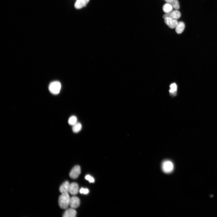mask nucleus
I'll list each match as a JSON object with an SVG mask.
<instances>
[{"mask_svg":"<svg viewBox=\"0 0 217 217\" xmlns=\"http://www.w3.org/2000/svg\"><path fill=\"white\" fill-rule=\"evenodd\" d=\"M80 201L79 199L77 197L73 196L70 198L69 206L71 208L75 209L79 207Z\"/></svg>","mask_w":217,"mask_h":217,"instance_id":"0eeeda50","label":"nucleus"},{"mask_svg":"<svg viewBox=\"0 0 217 217\" xmlns=\"http://www.w3.org/2000/svg\"><path fill=\"white\" fill-rule=\"evenodd\" d=\"M81 173V168L80 166L76 165L71 170L70 173V177L73 179L77 178Z\"/></svg>","mask_w":217,"mask_h":217,"instance_id":"20e7f679","label":"nucleus"},{"mask_svg":"<svg viewBox=\"0 0 217 217\" xmlns=\"http://www.w3.org/2000/svg\"><path fill=\"white\" fill-rule=\"evenodd\" d=\"M173 8L171 4L167 3L163 5L162 9L165 13L167 14L172 11Z\"/></svg>","mask_w":217,"mask_h":217,"instance_id":"4468645a","label":"nucleus"},{"mask_svg":"<svg viewBox=\"0 0 217 217\" xmlns=\"http://www.w3.org/2000/svg\"><path fill=\"white\" fill-rule=\"evenodd\" d=\"M79 191V186L78 184L73 182L70 184L68 192L72 195L77 194Z\"/></svg>","mask_w":217,"mask_h":217,"instance_id":"6e6552de","label":"nucleus"},{"mask_svg":"<svg viewBox=\"0 0 217 217\" xmlns=\"http://www.w3.org/2000/svg\"><path fill=\"white\" fill-rule=\"evenodd\" d=\"M70 197L68 193H61L58 199V203L62 209H67L69 205Z\"/></svg>","mask_w":217,"mask_h":217,"instance_id":"f257e3e1","label":"nucleus"},{"mask_svg":"<svg viewBox=\"0 0 217 217\" xmlns=\"http://www.w3.org/2000/svg\"><path fill=\"white\" fill-rule=\"evenodd\" d=\"M162 166L163 171L167 173H171L174 168L173 163L171 161L168 160L164 161L162 163Z\"/></svg>","mask_w":217,"mask_h":217,"instance_id":"7ed1b4c3","label":"nucleus"},{"mask_svg":"<svg viewBox=\"0 0 217 217\" xmlns=\"http://www.w3.org/2000/svg\"><path fill=\"white\" fill-rule=\"evenodd\" d=\"M85 179L90 183H94L95 181L94 178L89 175H86L85 176Z\"/></svg>","mask_w":217,"mask_h":217,"instance_id":"a211bd4d","label":"nucleus"},{"mask_svg":"<svg viewBox=\"0 0 217 217\" xmlns=\"http://www.w3.org/2000/svg\"><path fill=\"white\" fill-rule=\"evenodd\" d=\"M80 193L81 194H86L89 193V190L87 188H81L79 190Z\"/></svg>","mask_w":217,"mask_h":217,"instance_id":"6ab92c4d","label":"nucleus"},{"mask_svg":"<svg viewBox=\"0 0 217 217\" xmlns=\"http://www.w3.org/2000/svg\"><path fill=\"white\" fill-rule=\"evenodd\" d=\"M77 122V118L75 116H72L70 117L68 120V123L71 125H73Z\"/></svg>","mask_w":217,"mask_h":217,"instance_id":"dca6fc26","label":"nucleus"},{"mask_svg":"<svg viewBox=\"0 0 217 217\" xmlns=\"http://www.w3.org/2000/svg\"><path fill=\"white\" fill-rule=\"evenodd\" d=\"M165 24L171 29L175 28L178 22L177 19L169 17L164 18Z\"/></svg>","mask_w":217,"mask_h":217,"instance_id":"423d86ee","label":"nucleus"},{"mask_svg":"<svg viewBox=\"0 0 217 217\" xmlns=\"http://www.w3.org/2000/svg\"><path fill=\"white\" fill-rule=\"evenodd\" d=\"M72 126V130L75 133L78 132L82 129V125L79 122L76 123Z\"/></svg>","mask_w":217,"mask_h":217,"instance_id":"2eb2a0df","label":"nucleus"},{"mask_svg":"<svg viewBox=\"0 0 217 217\" xmlns=\"http://www.w3.org/2000/svg\"><path fill=\"white\" fill-rule=\"evenodd\" d=\"M70 184L68 181L64 182L59 188V191L61 193H68Z\"/></svg>","mask_w":217,"mask_h":217,"instance_id":"9b49d317","label":"nucleus"},{"mask_svg":"<svg viewBox=\"0 0 217 217\" xmlns=\"http://www.w3.org/2000/svg\"><path fill=\"white\" fill-rule=\"evenodd\" d=\"M77 214L76 211L74 209L71 208L67 209L63 213V217H75Z\"/></svg>","mask_w":217,"mask_h":217,"instance_id":"9d476101","label":"nucleus"},{"mask_svg":"<svg viewBox=\"0 0 217 217\" xmlns=\"http://www.w3.org/2000/svg\"><path fill=\"white\" fill-rule=\"evenodd\" d=\"M167 3L171 4L173 8L176 10H178L180 8L178 0H164Z\"/></svg>","mask_w":217,"mask_h":217,"instance_id":"ddd939ff","label":"nucleus"},{"mask_svg":"<svg viewBox=\"0 0 217 217\" xmlns=\"http://www.w3.org/2000/svg\"><path fill=\"white\" fill-rule=\"evenodd\" d=\"M181 16L180 12L177 10H175L168 13L165 14L163 15V17L164 19L166 17H169L177 20Z\"/></svg>","mask_w":217,"mask_h":217,"instance_id":"39448f33","label":"nucleus"},{"mask_svg":"<svg viewBox=\"0 0 217 217\" xmlns=\"http://www.w3.org/2000/svg\"><path fill=\"white\" fill-rule=\"evenodd\" d=\"M169 92L172 94H175L177 90V86L175 83L171 84L170 86Z\"/></svg>","mask_w":217,"mask_h":217,"instance_id":"f3484780","label":"nucleus"},{"mask_svg":"<svg viewBox=\"0 0 217 217\" xmlns=\"http://www.w3.org/2000/svg\"><path fill=\"white\" fill-rule=\"evenodd\" d=\"M90 0H76L74 4V7L77 9H80L85 6Z\"/></svg>","mask_w":217,"mask_h":217,"instance_id":"1a4fd4ad","label":"nucleus"},{"mask_svg":"<svg viewBox=\"0 0 217 217\" xmlns=\"http://www.w3.org/2000/svg\"><path fill=\"white\" fill-rule=\"evenodd\" d=\"M61 87V83L58 81H53L50 84L49 89L50 92L54 94H58Z\"/></svg>","mask_w":217,"mask_h":217,"instance_id":"f03ea898","label":"nucleus"},{"mask_svg":"<svg viewBox=\"0 0 217 217\" xmlns=\"http://www.w3.org/2000/svg\"><path fill=\"white\" fill-rule=\"evenodd\" d=\"M185 27V24L182 21L178 22L175 27V31L178 34H181L184 30Z\"/></svg>","mask_w":217,"mask_h":217,"instance_id":"f8f14e48","label":"nucleus"}]
</instances>
